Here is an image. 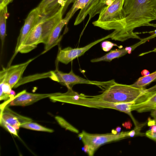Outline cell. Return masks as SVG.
Returning <instances> with one entry per match:
<instances>
[{
	"label": "cell",
	"instance_id": "19",
	"mask_svg": "<svg viewBox=\"0 0 156 156\" xmlns=\"http://www.w3.org/2000/svg\"><path fill=\"white\" fill-rule=\"evenodd\" d=\"M156 80V71L147 76L140 77L132 86L138 88L144 87Z\"/></svg>",
	"mask_w": 156,
	"mask_h": 156
},
{
	"label": "cell",
	"instance_id": "8",
	"mask_svg": "<svg viewBox=\"0 0 156 156\" xmlns=\"http://www.w3.org/2000/svg\"><path fill=\"white\" fill-rule=\"evenodd\" d=\"M112 36V32L83 47L73 48L69 47L63 49L59 48L56 58L57 61L58 62L67 64L76 58L83 55L87 51L96 44L107 39L111 38Z\"/></svg>",
	"mask_w": 156,
	"mask_h": 156
},
{
	"label": "cell",
	"instance_id": "27",
	"mask_svg": "<svg viewBox=\"0 0 156 156\" xmlns=\"http://www.w3.org/2000/svg\"><path fill=\"white\" fill-rule=\"evenodd\" d=\"M145 135L147 137L156 141V132H152L150 130L147 131Z\"/></svg>",
	"mask_w": 156,
	"mask_h": 156
},
{
	"label": "cell",
	"instance_id": "6",
	"mask_svg": "<svg viewBox=\"0 0 156 156\" xmlns=\"http://www.w3.org/2000/svg\"><path fill=\"white\" fill-rule=\"evenodd\" d=\"M52 80L66 86L68 89H72L76 84H86L96 86L104 90L116 82L114 80L106 81L91 80L83 78L75 74L72 69L68 73H64L56 69L51 71L49 77Z\"/></svg>",
	"mask_w": 156,
	"mask_h": 156
},
{
	"label": "cell",
	"instance_id": "34",
	"mask_svg": "<svg viewBox=\"0 0 156 156\" xmlns=\"http://www.w3.org/2000/svg\"><path fill=\"white\" fill-rule=\"evenodd\" d=\"M121 128L120 127L118 126L116 128L115 130H116V131H117V133H120V131H121Z\"/></svg>",
	"mask_w": 156,
	"mask_h": 156
},
{
	"label": "cell",
	"instance_id": "31",
	"mask_svg": "<svg viewBox=\"0 0 156 156\" xmlns=\"http://www.w3.org/2000/svg\"><path fill=\"white\" fill-rule=\"evenodd\" d=\"M151 115L154 118V125H156V108L151 111Z\"/></svg>",
	"mask_w": 156,
	"mask_h": 156
},
{
	"label": "cell",
	"instance_id": "26",
	"mask_svg": "<svg viewBox=\"0 0 156 156\" xmlns=\"http://www.w3.org/2000/svg\"><path fill=\"white\" fill-rule=\"evenodd\" d=\"M117 46L119 48H122V46H118L116 44L112 43L109 41H105L101 44L102 50L105 51H108L111 50L113 46Z\"/></svg>",
	"mask_w": 156,
	"mask_h": 156
},
{
	"label": "cell",
	"instance_id": "25",
	"mask_svg": "<svg viewBox=\"0 0 156 156\" xmlns=\"http://www.w3.org/2000/svg\"><path fill=\"white\" fill-rule=\"evenodd\" d=\"M0 125L13 135L19 137L17 131L14 127L6 123L2 119H0Z\"/></svg>",
	"mask_w": 156,
	"mask_h": 156
},
{
	"label": "cell",
	"instance_id": "28",
	"mask_svg": "<svg viewBox=\"0 0 156 156\" xmlns=\"http://www.w3.org/2000/svg\"><path fill=\"white\" fill-rule=\"evenodd\" d=\"M76 0H67L65 3L62 11V14L63 15L69 5L72 3H73Z\"/></svg>",
	"mask_w": 156,
	"mask_h": 156
},
{
	"label": "cell",
	"instance_id": "20",
	"mask_svg": "<svg viewBox=\"0 0 156 156\" xmlns=\"http://www.w3.org/2000/svg\"><path fill=\"white\" fill-rule=\"evenodd\" d=\"M98 0H90L83 8L80 9L79 13L76 18L74 25L76 26L81 23L88 15L91 8L96 4Z\"/></svg>",
	"mask_w": 156,
	"mask_h": 156
},
{
	"label": "cell",
	"instance_id": "3",
	"mask_svg": "<svg viewBox=\"0 0 156 156\" xmlns=\"http://www.w3.org/2000/svg\"><path fill=\"white\" fill-rule=\"evenodd\" d=\"M61 6L55 13L41 17L40 20L21 46L19 52L28 53L36 48L39 44H45L54 28L62 19Z\"/></svg>",
	"mask_w": 156,
	"mask_h": 156
},
{
	"label": "cell",
	"instance_id": "16",
	"mask_svg": "<svg viewBox=\"0 0 156 156\" xmlns=\"http://www.w3.org/2000/svg\"><path fill=\"white\" fill-rule=\"evenodd\" d=\"M7 68L3 67L0 72V100H8L15 96L10 94L12 88L10 85L5 82Z\"/></svg>",
	"mask_w": 156,
	"mask_h": 156
},
{
	"label": "cell",
	"instance_id": "29",
	"mask_svg": "<svg viewBox=\"0 0 156 156\" xmlns=\"http://www.w3.org/2000/svg\"><path fill=\"white\" fill-rule=\"evenodd\" d=\"M13 0H0V8H2L12 1Z\"/></svg>",
	"mask_w": 156,
	"mask_h": 156
},
{
	"label": "cell",
	"instance_id": "13",
	"mask_svg": "<svg viewBox=\"0 0 156 156\" xmlns=\"http://www.w3.org/2000/svg\"><path fill=\"white\" fill-rule=\"evenodd\" d=\"M0 119L14 127L18 130L23 124L33 120L28 117L21 115L11 109L7 105L1 110Z\"/></svg>",
	"mask_w": 156,
	"mask_h": 156
},
{
	"label": "cell",
	"instance_id": "14",
	"mask_svg": "<svg viewBox=\"0 0 156 156\" xmlns=\"http://www.w3.org/2000/svg\"><path fill=\"white\" fill-rule=\"evenodd\" d=\"M66 21L62 19L54 28L46 43L45 44L44 50L41 54H43L58 44L61 37H59L60 33L65 25L67 24Z\"/></svg>",
	"mask_w": 156,
	"mask_h": 156
},
{
	"label": "cell",
	"instance_id": "30",
	"mask_svg": "<svg viewBox=\"0 0 156 156\" xmlns=\"http://www.w3.org/2000/svg\"><path fill=\"white\" fill-rule=\"evenodd\" d=\"M122 126L127 129H130L132 126V124L130 121H128L122 123Z\"/></svg>",
	"mask_w": 156,
	"mask_h": 156
},
{
	"label": "cell",
	"instance_id": "22",
	"mask_svg": "<svg viewBox=\"0 0 156 156\" xmlns=\"http://www.w3.org/2000/svg\"><path fill=\"white\" fill-rule=\"evenodd\" d=\"M20 127L34 130L50 133H53L54 131L52 129L45 127L33 121L24 123L20 126Z\"/></svg>",
	"mask_w": 156,
	"mask_h": 156
},
{
	"label": "cell",
	"instance_id": "21",
	"mask_svg": "<svg viewBox=\"0 0 156 156\" xmlns=\"http://www.w3.org/2000/svg\"><path fill=\"white\" fill-rule=\"evenodd\" d=\"M113 0H98L96 4L91 8L88 12L89 18L88 23L91 18L96 15L99 14L104 8L108 5L107 4L108 2L110 1L112 2Z\"/></svg>",
	"mask_w": 156,
	"mask_h": 156
},
{
	"label": "cell",
	"instance_id": "32",
	"mask_svg": "<svg viewBox=\"0 0 156 156\" xmlns=\"http://www.w3.org/2000/svg\"><path fill=\"white\" fill-rule=\"evenodd\" d=\"M141 73L143 76H147L150 74L149 71L146 69L143 70L141 72Z\"/></svg>",
	"mask_w": 156,
	"mask_h": 156
},
{
	"label": "cell",
	"instance_id": "17",
	"mask_svg": "<svg viewBox=\"0 0 156 156\" xmlns=\"http://www.w3.org/2000/svg\"><path fill=\"white\" fill-rule=\"evenodd\" d=\"M9 16L7 6L0 8V37L2 49L6 35V20Z\"/></svg>",
	"mask_w": 156,
	"mask_h": 156
},
{
	"label": "cell",
	"instance_id": "35",
	"mask_svg": "<svg viewBox=\"0 0 156 156\" xmlns=\"http://www.w3.org/2000/svg\"><path fill=\"white\" fill-rule=\"evenodd\" d=\"M112 133L114 134H117L118 133L116 130H114V129L112 130Z\"/></svg>",
	"mask_w": 156,
	"mask_h": 156
},
{
	"label": "cell",
	"instance_id": "2",
	"mask_svg": "<svg viewBox=\"0 0 156 156\" xmlns=\"http://www.w3.org/2000/svg\"><path fill=\"white\" fill-rule=\"evenodd\" d=\"M125 0H113L99 14L97 20L92 24L105 30H114L111 39L124 41L123 34L126 26V16L123 6Z\"/></svg>",
	"mask_w": 156,
	"mask_h": 156
},
{
	"label": "cell",
	"instance_id": "4",
	"mask_svg": "<svg viewBox=\"0 0 156 156\" xmlns=\"http://www.w3.org/2000/svg\"><path fill=\"white\" fill-rule=\"evenodd\" d=\"M147 90L145 87L138 88L115 82L104 90L101 94L91 97L98 100L110 103L132 102L137 100Z\"/></svg>",
	"mask_w": 156,
	"mask_h": 156
},
{
	"label": "cell",
	"instance_id": "23",
	"mask_svg": "<svg viewBox=\"0 0 156 156\" xmlns=\"http://www.w3.org/2000/svg\"><path fill=\"white\" fill-rule=\"evenodd\" d=\"M55 119L58 123L62 127L75 133H79V131L77 129L72 126L62 117L59 116H56Z\"/></svg>",
	"mask_w": 156,
	"mask_h": 156
},
{
	"label": "cell",
	"instance_id": "5",
	"mask_svg": "<svg viewBox=\"0 0 156 156\" xmlns=\"http://www.w3.org/2000/svg\"><path fill=\"white\" fill-rule=\"evenodd\" d=\"M128 132H122L117 134L111 133L105 134H93L83 131L78 137L84 144L87 145L84 151L90 156H93L95 151L102 144L129 137Z\"/></svg>",
	"mask_w": 156,
	"mask_h": 156
},
{
	"label": "cell",
	"instance_id": "10",
	"mask_svg": "<svg viewBox=\"0 0 156 156\" xmlns=\"http://www.w3.org/2000/svg\"><path fill=\"white\" fill-rule=\"evenodd\" d=\"M59 92L49 94H36L27 92L24 90L15 96L10 103L11 106H25L31 105L44 98L58 94Z\"/></svg>",
	"mask_w": 156,
	"mask_h": 156
},
{
	"label": "cell",
	"instance_id": "15",
	"mask_svg": "<svg viewBox=\"0 0 156 156\" xmlns=\"http://www.w3.org/2000/svg\"><path fill=\"white\" fill-rule=\"evenodd\" d=\"M138 46L136 44L133 46L126 47L124 48L117 49L111 50L104 55L97 58L92 59L91 62H96L101 61L110 62L112 60L121 57L128 53L130 54L132 51Z\"/></svg>",
	"mask_w": 156,
	"mask_h": 156
},
{
	"label": "cell",
	"instance_id": "12",
	"mask_svg": "<svg viewBox=\"0 0 156 156\" xmlns=\"http://www.w3.org/2000/svg\"><path fill=\"white\" fill-rule=\"evenodd\" d=\"M35 58H33L23 63L7 68L5 82L8 84L12 89L14 88L22 78L27 66Z\"/></svg>",
	"mask_w": 156,
	"mask_h": 156
},
{
	"label": "cell",
	"instance_id": "18",
	"mask_svg": "<svg viewBox=\"0 0 156 156\" xmlns=\"http://www.w3.org/2000/svg\"><path fill=\"white\" fill-rule=\"evenodd\" d=\"M90 1V0H76L73 3L71 8L64 18L67 23L76 11L79 9H81L83 8Z\"/></svg>",
	"mask_w": 156,
	"mask_h": 156
},
{
	"label": "cell",
	"instance_id": "9",
	"mask_svg": "<svg viewBox=\"0 0 156 156\" xmlns=\"http://www.w3.org/2000/svg\"><path fill=\"white\" fill-rule=\"evenodd\" d=\"M41 16L37 7L32 10L25 20L24 23L22 27L18 37L14 53L10 62V65L24 41L32 30L38 23Z\"/></svg>",
	"mask_w": 156,
	"mask_h": 156
},
{
	"label": "cell",
	"instance_id": "33",
	"mask_svg": "<svg viewBox=\"0 0 156 156\" xmlns=\"http://www.w3.org/2000/svg\"><path fill=\"white\" fill-rule=\"evenodd\" d=\"M152 132H156V125H153L151 127V129L150 130Z\"/></svg>",
	"mask_w": 156,
	"mask_h": 156
},
{
	"label": "cell",
	"instance_id": "1",
	"mask_svg": "<svg viewBox=\"0 0 156 156\" xmlns=\"http://www.w3.org/2000/svg\"><path fill=\"white\" fill-rule=\"evenodd\" d=\"M123 9L126 16L123 40H141L133 32L142 26L156 27V0H125Z\"/></svg>",
	"mask_w": 156,
	"mask_h": 156
},
{
	"label": "cell",
	"instance_id": "7",
	"mask_svg": "<svg viewBox=\"0 0 156 156\" xmlns=\"http://www.w3.org/2000/svg\"><path fill=\"white\" fill-rule=\"evenodd\" d=\"M75 105L89 107L106 108L115 109L129 114L131 112V105L129 103H113L98 100L91 96L82 94L75 102Z\"/></svg>",
	"mask_w": 156,
	"mask_h": 156
},
{
	"label": "cell",
	"instance_id": "11",
	"mask_svg": "<svg viewBox=\"0 0 156 156\" xmlns=\"http://www.w3.org/2000/svg\"><path fill=\"white\" fill-rule=\"evenodd\" d=\"M156 108V90L147 91L133 102L132 111L142 113Z\"/></svg>",
	"mask_w": 156,
	"mask_h": 156
},
{
	"label": "cell",
	"instance_id": "24",
	"mask_svg": "<svg viewBox=\"0 0 156 156\" xmlns=\"http://www.w3.org/2000/svg\"><path fill=\"white\" fill-rule=\"evenodd\" d=\"M55 0H42L37 6L41 16L43 15L47 7Z\"/></svg>",
	"mask_w": 156,
	"mask_h": 156
}]
</instances>
